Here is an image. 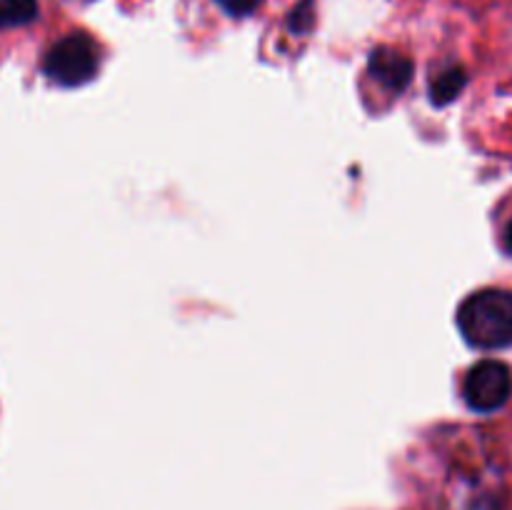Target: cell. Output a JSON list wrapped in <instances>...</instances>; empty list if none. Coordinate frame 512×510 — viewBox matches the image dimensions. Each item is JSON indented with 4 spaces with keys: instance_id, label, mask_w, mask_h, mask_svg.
Wrapping results in <instances>:
<instances>
[{
    "instance_id": "1",
    "label": "cell",
    "mask_w": 512,
    "mask_h": 510,
    "mask_svg": "<svg viewBox=\"0 0 512 510\" xmlns=\"http://www.w3.org/2000/svg\"><path fill=\"white\" fill-rule=\"evenodd\" d=\"M458 325L475 348H505L512 343V293L498 288L478 290L460 305Z\"/></svg>"
},
{
    "instance_id": "2",
    "label": "cell",
    "mask_w": 512,
    "mask_h": 510,
    "mask_svg": "<svg viewBox=\"0 0 512 510\" xmlns=\"http://www.w3.org/2000/svg\"><path fill=\"white\" fill-rule=\"evenodd\" d=\"M98 63V45L88 35H68L48 50L43 70L53 83L75 88L93 80V75L98 73Z\"/></svg>"
},
{
    "instance_id": "3",
    "label": "cell",
    "mask_w": 512,
    "mask_h": 510,
    "mask_svg": "<svg viewBox=\"0 0 512 510\" xmlns=\"http://www.w3.org/2000/svg\"><path fill=\"white\" fill-rule=\"evenodd\" d=\"M512 378L508 365L500 360H483L473 365L463 380L465 403L478 413H493L503 408L510 398Z\"/></svg>"
},
{
    "instance_id": "4",
    "label": "cell",
    "mask_w": 512,
    "mask_h": 510,
    "mask_svg": "<svg viewBox=\"0 0 512 510\" xmlns=\"http://www.w3.org/2000/svg\"><path fill=\"white\" fill-rule=\"evenodd\" d=\"M370 75L388 90L400 93L410 83V78H413V63L403 53H398V50L378 48L370 55Z\"/></svg>"
},
{
    "instance_id": "5",
    "label": "cell",
    "mask_w": 512,
    "mask_h": 510,
    "mask_svg": "<svg viewBox=\"0 0 512 510\" xmlns=\"http://www.w3.org/2000/svg\"><path fill=\"white\" fill-rule=\"evenodd\" d=\"M465 85V73L463 68H448L438 75V78L430 83V95H433V103L445 105L450 100L458 98V93Z\"/></svg>"
},
{
    "instance_id": "6",
    "label": "cell",
    "mask_w": 512,
    "mask_h": 510,
    "mask_svg": "<svg viewBox=\"0 0 512 510\" xmlns=\"http://www.w3.org/2000/svg\"><path fill=\"white\" fill-rule=\"evenodd\" d=\"M38 15L35 0H0V30L25 25Z\"/></svg>"
},
{
    "instance_id": "7",
    "label": "cell",
    "mask_w": 512,
    "mask_h": 510,
    "mask_svg": "<svg viewBox=\"0 0 512 510\" xmlns=\"http://www.w3.org/2000/svg\"><path fill=\"white\" fill-rule=\"evenodd\" d=\"M220 8L228 15H235V18H243V15H250L253 10H258L263 5V0H215Z\"/></svg>"
},
{
    "instance_id": "8",
    "label": "cell",
    "mask_w": 512,
    "mask_h": 510,
    "mask_svg": "<svg viewBox=\"0 0 512 510\" xmlns=\"http://www.w3.org/2000/svg\"><path fill=\"white\" fill-rule=\"evenodd\" d=\"M505 248H508V253L512 255V223L508 225V230H505Z\"/></svg>"
}]
</instances>
